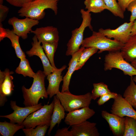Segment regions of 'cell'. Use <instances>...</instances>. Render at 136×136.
I'll return each mask as SVG.
<instances>
[{
  "mask_svg": "<svg viewBox=\"0 0 136 136\" xmlns=\"http://www.w3.org/2000/svg\"><path fill=\"white\" fill-rule=\"evenodd\" d=\"M133 22H125L115 29L103 28L98 31L108 38L118 41L124 44L131 36V33Z\"/></svg>",
  "mask_w": 136,
  "mask_h": 136,
  "instance_id": "obj_10",
  "label": "cell"
},
{
  "mask_svg": "<svg viewBox=\"0 0 136 136\" xmlns=\"http://www.w3.org/2000/svg\"><path fill=\"white\" fill-rule=\"evenodd\" d=\"M14 6L21 8L31 1V0H4Z\"/></svg>",
  "mask_w": 136,
  "mask_h": 136,
  "instance_id": "obj_35",
  "label": "cell"
},
{
  "mask_svg": "<svg viewBox=\"0 0 136 136\" xmlns=\"http://www.w3.org/2000/svg\"><path fill=\"white\" fill-rule=\"evenodd\" d=\"M8 22L12 26L14 32L23 39L27 38L28 34L31 32L32 27L39 23V20L28 17L20 19L13 17L9 19Z\"/></svg>",
  "mask_w": 136,
  "mask_h": 136,
  "instance_id": "obj_9",
  "label": "cell"
},
{
  "mask_svg": "<svg viewBox=\"0 0 136 136\" xmlns=\"http://www.w3.org/2000/svg\"><path fill=\"white\" fill-rule=\"evenodd\" d=\"M93 88L91 93L92 99L96 100L97 98L105 94L111 92L109 89L107 85L103 82L93 84Z\"/></svg>",
  "mask_w": 136,
  "mask_h": 136,
  "instance_id": "obj_29",
  "label": "cell"
},
{
  "mask_svg": "<svg viewBox=\"0 0 136 136\" xmlns=\"http://www.w3.org/2000/svg\"><path fill=\"white\" fill-rule=\"evenodd\" d=\"M104 65L105 71L115 68L121 70L124 75L131 77L136 76V69L124 59L120 50L109 52L105 56Z\"/></svg>",
  "mask_w": 136,
  "mask_h": 136,
  "instance_id": "obj_6",
  "label": "cell"
},
{
  "mask_svg": "<svg viewBox=\"0 0 136 136\" xmlns=\"http://www.w3.org/2000/svg\"><path fill=\"white\" fill-rule=\"evenodd\" d=\"M120 51L123 58L128 62L136 59V35L130 36Z\"/></svg>",
  "mask_w": 136,
  "mask_h": 136,
  "instance_id": "obj_22",
  "label": "cell"
},
{
  "mask_svg": "<svg viewBox=\"0 0 136 136\" xmlns=\"http://www.w3.org/2000/svg\"><path fill=\"white\" fill-rule=\"evenodd\" d=\"M33 0H31V1H32Z\"/></svg>",
  "mask_w": 136,
  "mask_h": 136,
  "instance_id": "obj_42",
  "label": "cell"
},
{
  "mask_svg": "<svg viewBox=\"0 0 136 136\" xmlns=\"http://www.w3.org/2000/svg\"><path fill=\"white\" fill-rule=\"evenodd\" d=\"M54 107L53 100L49 105H45L40 109L30 114L22 124L26 128H35L39 125H47L50 126Z\"/></svg>",
  "mask_w": 136,
  "mask_h": 136,
  "instance_id": "obj_7",
  "label": "cell"
},
{
  "mask_svg": "<svg viewBox=\"0 0 136 136\" xmlns=\"http://www.w3.org/2000/svg\"><path fill=\"white\" fill-rule=\"evenodd\" d=\"M108 10L115 16L122 19L124 18V12L119 7L117 0H103Z\"/></svg>",
  "mask_w": 136,
  "mask_h": 136,
  "instance_id": "obj_32",
  "label": "cell"
},
{
  "mask_svg": "<svg viewBox=\"0 0 136 136\" xmlns=\"http://www.w3.org/2000/svg\"><path fill=\"white\" fill-rule=\"evenodd\" d=\"M118 94L116 93L112 92L104 94L100 97V98L97 101V103L99 106L102 105L110 99H114Z\"/></svg>",
  "mask_w": 136,
  "mask_h": 136,
  "instance_id": "obj_33",
  "label": "cell"
},
{
  "mask_svg": "<svg viewBox=\"0 0 136 136\" xmlns=\"http://www.w3.org/2000/svg\"><path fill=\"white\" fill-rule=\"evenodd\" d=\"M19 37L14 32L12 29H5L3 26H0V41L5 38H9L11 41V46L14 49L17 57L21 59L26 58V55L20 46Z\"/></svg>",
  "mask_w": 136,
  "mask_h": 136,
  "instance_id": "obj_20",
  "label": "cell"
},
{
  "mask_svg": "<svg viewBox=\"0 0 136 136\" xmlns=\"http://www.w3.org/2000/svg\"><path fill=\"white\" fill-rule=\"evenodd\" d=\"M16 73L22 75L24 77L34 78L36 75L30 67L29 62L26 58L20 59L18 66L15 70Z\"/></svg>",
  "mask_w": 136,
  "mask_h": 136,
  "instance_id": "obj_26",
  "label": "cell"
},
{
  "mask_svg": "<svg viewBox=\"0 0 136 136\" xmlns=\"http://www.w3.org/2000/svg\"><path fill=\"white\" fill-rule=\"evenodd\" d=\"M136 35V19L133 22V24L132 27L131 36Z\"/></svg>",
  "mask_w": 136,
  "mask_h": 136,
  "instance_id": "obj_39",
  "label": "cell"
},
{
  "mask_svg": "<svg viewBox=\"0 0 136 136\" xmlns=\"http://www.w3.org/2000/svg\"><path fill=\"white\" fill-rule=\"evenodd\" d=\"M31 32L34 34L39 41L43 42H58L59 32L57 28L52 26L41 27L32 30Z\"/></svg>",
  "mask_w": 136,
  "mask_h": 136,
  "instance_id": "obj_16",
  "label": "cell"
},
{
  "mask_svg": "<svg viewBox=\"0 0 136 136\" xmlns=\"http://www.w3.org/2000/svg\"><path fill=\"white\" fill-rule=\"evenodd\" d=\"M49 127L47 125H39L35 128H31L22 129L26 136H44Z\"/></svg>",
  "mask_w": 136,
  "mask_h": 136,
  "instance_id": "obj_31",
  "label": "cell"
},
{
  "mask_svg": "<svg viewBox=\"0 0 136 136\" xmlns=\"http://www.w3.org/2000/svg\"><path fill=\"white\" fill-rule=\"evenodd\" d=\"M42 43L43 48L51 65L54 68H57L54 63V56L57 47L58 42H43Z\"/></svg>",
  "mask_w": 136,
  "mask_h": 136,
  "instance_id": "obj_27",
  "label": "cell"
},
{
  "mask_svg": "<svg viewBox=\"0 0 136 136\" xmlns=\"http://www.w3.org/2000/svg\"><path fill=\"white\" fill-rule=\"evenodd\" d=\"M80 12L81 14L82 21L80 26L72 31V36L69 41L67 46L66 56L72 55L80 49L83 42V33L85 29L88 27L93 31V27L91 24V17L90 12L84 9H81Z\"/></svg>",
  "mask_w": 136,
  "mask_h": 136,
  "instance_id": "obj_4",
  "label": "cell"
},
{
  "mask_svg": "<svg viewBox=\"0 0 136 136\" xmlns=\"http://www.w3.org/2000/svg\"><path fill=\"white\" fill-rule=\"evenodd\" d=\"M126 9L131 12L130 22H133L136 19V0L131 2L126 8Z\"/></svg>",
  "mask_w": 136,
  "mask_h": 136,
  "instance_id": "obj_34",
  "label": "cell"
},
{
  "mask_svg": "<svg viewBox=\"0 0 136 136\" xmlns=\"http://www.w3.org/2000/svg\"><path fill=\"white\" fill-rule=\"evenodd\" d=\"M96 123L87 120L72 126L70 130L73 136H99L100 134L96 126Z\"/></svg>",
  "mask_w": 136,
  "mask_h": 136,
  "instance_id": "obj_17",
  "label": "cell"
},
{
  "mask_svg": "<svg viewBox=\"0 0 136 136\" xmlns=\"http://www.w3.org/2000/svg\"><path fill=\"white\" fill-rule=\"evenodd\" d=\"M66 67V66L64 65L59 69L56 68L47 76L49 84L46 90L50 98L56 95L60 91L59 88L60 84L63 80L62 72Z\"/></svg>",
  "mask_w": 136,
  "mask_h": 136,
  "instance_id": "obj_15",
  "label": "cell"
},
{
  "mask_svg": "<svg viewBox=\"0 0 136 136\" xmlns=\"http://www.w3.org/2000/svg\"><path fill=\"white\" fill-rule=\"evenodd\" d=\"M85 47L82 46L72 55L68 64V71L63 78V83L61 92L70 91L69 87L72 75L75 70L80 57Z\"/></svg>",
  "mask_w": 136,
  "mask_h": 136,
  "instance_id": "obj_19",
  "label": "cell"
},
{
  "mask_svg": "<svg viewBox=\"0 0 136 136\" xmlns=\"http://www.w3.org/2000/svg\"><path fill=\"white\" fill-rule=\"evenodd\" d=\"M103 118L108 123L110 130L115 136H123L125 129V117H121L106 111H101Z\"/></svg>",
  "mask_w": 136,
  "mask_h": 136,
  "instance_id": "obj_14",
  "label": "cell"
},
{
  "mask_svg": "<svg viewBox=\"0 0 136 136\" xmlns=\"http://www.w3.org/2000/svg\"><path fill=\"white\" fill-rule=\"evenodd\" d=\"M133 79L134 82L136 83V76L133 77Z\"/></svg>",
  "mask_w": 136,
  "mask_h": 136,
  "instance_id": "obj_41",
  "label": "cell"
},
{
  "mask_svg": "<svg viewBox=\"0 0 136 136\" xmlns=\"http://www.w3.org/2000/svg\"><path fill=\"white\" fill-rule=\"evenodd\" d=\"M85 48L80 57L75 71L81 69L89 58L96 53L98 50L97 49L93 47Z\"/></svg>",
  "mask_w": 136,
  "mask_h": 136,
  "instance_id": "obj_28",
  "label": "cell"
},
{
  "mask_svg": "<svg viewBox=\"0 0 136 136\" xmlns=\"http://www.w3.org/2000/svg\"><path fill=\"white\" fill-rule=\"evenodd\" d=\"M130 64L136 69V59L131 62Z\"/></svg>",
  "mask_w": 136,
  "mask_h": 136,
  "instance_id": "obj_40",
  "label": "cell"
},
{
  "mask_svg": "<svg viewBox=\"0 0 136 136\" xmlns=\"http://www.w3.org/2000/svg\"><path fill=\"white\" fill-rule=\"evenodd\" d=\"M6 74L3 81H0V106H3L7 101V96L11 95L14 87L13 80V77L11 75L14 73L8 69L5 70Z\"/></svg>",
  "mask_w": 136,
  "mask_h": 136,
  "instance_id": "obj_18",
  "label": "cell"
},
{
  "mask_svg": "<svg viewBox=\"0 0 136 136\" xmlns=\"http://www.w3.org/2000/svg\"><path fill=\"white\" fill-rule=\"evenodd\" d=\"M125 129L123 136H136V119L125 116Z\"/></svg>",
  "mask_w": 136,
  "mask_h": 136,
  "instance_id": "obj_30",
  "label": "cell"
},
{
  "mask_svg": "<svg viewBox=\"0 0 136 136\" xmlns=\"http://www.w3.org/2000/svg\"><path fill=\"white\" fill-rule=\"evenodd\" d=\"M53 100L54 107L48 132L49 135H50L52 131L55 126L57 124L59 125L65 116V110L56 95L53 96Z\"/></svg>",
  "mask_w": 136,
  "mask_h": 136,
  "instance_id": "obj_21",
  "label": "cell"
},
{
  "mask_svg": "<svg viewBox=\"0 0 136 136\" xmlns=\"http://www.w3.org/2000/svg\"><path fill=\"white\" fill-rule=\"evenodd\" d=\"M9 8L7 7L0 4V25L5 19L9 11Z\"/></svg>",
  "mask_w": 136,
  "mask_h": 136,
  "instance_id": "obj_36",
  "label": "cell"
},
{
  "mask_svg": "<svg viewBox=\"0 0 136 136\" xmlns=\"http://www.w3.org/2000/svg\"><path fill=\"white\" fill-rule=\"evenodd\" d=\"M123 97L132 106L136 109V83L131 77L129 85L124 91Z\"/></svg>",
  "mask_w": 136,
  "mask_h": 136,
  "instance_id": "obj_24",
  "label": "cell"
},
{
  "mask_svg": "<svg viewBox=\"0 0 136 136\" xmlns=\"http://www.w3.org/2000/svg\"><path fill=\"white\" fill-rule=\"evenodd\" d=\"M69 128L65 127L59 129L56 131L55 136H73L72 131L69 130Z\"/></svg>",
  "mask_w": 136,
  "mask_h": 136,
  "instance_id": "obj_37",
  "label": "cell"
},
{
  "mask_svg": "<svg viewBox=\"0 0 136 136\" xmlns=\"http://www.w3.org/2000/svg\"><path fill=\"white\" fill-rule=\"evenodd\" d=\"M124 44L108 38L101 32L93 31L92 35L85 38L81 46L85 48L93 47L99 51L98 53L104 51L109 52L120 50Z\"/></svg>",
  "mask_w": 136,
  "mask_h": 136,
  "instance_id": "obj_3",
  "label": "cell"
},
{
  "mask_svg": "<svg viewBox=\"0 0 136 136\" xmlns=\"http://www.w3.org/2000/svg\"><path fill=\"white\" fill-rule=\"evenodd\" d=\"M32 39V47L29 50L26 51V53L29 57L36 55L40 58L43 66V72L46 76L52 72L56 68L53 67L51 65L44 52L42 46L41 45V43L39 41L35 36L33 37Z\"/></svg>",
  "mask_w": 136,
  "mask_h": 136,
  "instance_id": "obj_12",
  "label": "cell"
},
{
  "mask_svg": "<svg viewBox=\"0 0 136 136\" xmlns=\"http://www.w3.org/2000/svg\"><path fill=\"white\" fill-rule=\"evenodd\" d=\"M84 4L85 8L90 12L98 13L108 10L103 0H85Z\"/></svg>",
  "mask_w": 136,
  "mask_h": 136,
  "instance_id": "obj_25",
  "label": "cell"
},
{
  "mask_svg": "<svg viewBox=\"0 0 136 136\" xmlns=\"http://www.w3.org/2000/svg\"><path fill=\"white\" fill-rule=\"evenodd\" d=\"M10 104L13 112L9 115H1L0 117L8 119L10 122L19 124H22L24 120L30 114L43 106L40 103L35 106L21 107L17 105L15 101L12 100L11 101Z\"/></svg>",
  "mask_w": 136,
  "mask_h": 136,
  "instance_id": "obj_8",
  "label": "cell"
},
{
  "mask_svg": "<svg viewBox=\"0 0 136 136\" xmlns=\"http://www.w3.org/2000/svg\"><path fill=\"white\" fill-rule=\"evenodd\" d=\"M59 0H34L25 5L18 11L19 15L39 20L44 17L45 9H50L55 15L57 13Z\"/></svg>",
  "mask_w": 136,
  "mask_h": 136,
  "instance_id": "obj_2",
  "label": "cell"
},
{
  "mask_svg": "<svg viewBox=\"0 0 136 136\" xmlns=\"http://www.w3.org/2000/svg\"><path fill=\"white\" fill-rule=\"evenodd\" d=\"M95 113V111L89 107L82 108L69 112L64 122L66 124L71 126L78 124L86 121Z\"/></svg>",
  "mask_w": 136,
  "mask_h": 136,
  "instance_id": "obj_13",
  "label": "cell"
},
{
  "mask_svg": "<svg viewBox=\"0 0 136 136\" xmlns=\"http://www.w3.org/2000/svg\"><path fill=\"white\" fill-rule=\"evenodd\" d=\"M25 127L22 124L8 122L6 121L0 122V133L3 136H13L19 130Z\"/></svg>",
  "mask_w": 136,
  "mask_h": 136,
  "instance_id": "obj_23",
  "label": "cell"
},
{
  "mask_svg": "<svg viewBox=\"0 0 136 136\" xmlns=\"http://www.w3.org/2000/svg\"><path fill=\"white\" fill-rule=\"evenodd\" d=\"M134 0H117L119 7L124 12L129 4Z\"/></svg>",
  "mask_w": 136,
  "mask_h": 136,
  "instance_id": "obj_38",
  "label": "cell"
},
{
  "mask_svg": "<svg viewBox=\"0 0 136 136\" xmlns=\"http://www.w3.org/2000/svg\"><path fill=\"white\" fill-rule=\"evenodd\" d=\"M46 76L43 72L38 71L33 78L32 84L30 88H26L24 86L21 89L25 106L36 105L38 104L41 98L47 99L48 97L45 85V79Z\"/></svg>",
  "mask_w": 136,
  "mask_h": 136,
  "instance_id": "obj_1",
  "label": "cell"
},
{
  "mask_svg": "<svg viewBox=\"0 0 136 136\" xmlns=\"http://www.w3.org/2000/svg\"><path fill=\"white\" fill-rule=\"evenodd\" d=\"M91 93L88 92L82 95H76L70 91H59L56 95L65 111L69 112L80 108L89 107L91 100Z\"/></svg>",
  "mask_w": 136,
  "mask_h": 136,
  "instance_id": "obj_5",
  "label": "cell"
},
{
  "mask_svg": "<svg viewBox=\"0 0 136 136\" xmlns=\"http://www.w3.org/2000/svg\"><path fill=\"white\" fill-rule=\"evenodd\" d=\"M110 112L121 117H130L136 119V111L132 106L119 94L114 99Z\"/></svg>",
  "mask_w": 136,
  "mask_h": 136,
  "instance_id": "obj_11",
  "label": "cell"
}]
</instances>
